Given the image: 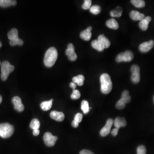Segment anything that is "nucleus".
I'll return each instance as SVG.
<instances>
[{
	"mask_svg": "<svg viewBox=\"0 0 154 154\" xmlns=\"http://www.w3.org/2000/svg\"><path fill=\"white\" fill-rule=\"evenodd\" d=\"M58 58V51L54 47H51L46 51L44 57L45 65L50 67L55 64Z\"/></svg>",
	"mask_w": 154,
	"mask_h": 154,
	"instance_id": "nucleus-1",
	"label": "nucleus"
},
{
	"mask_svg": "<svg viewBox=\"0 0 154 154\" xmlns=\"http://www.w3.org/2000/svg\"><path fill=\"white\" fill-rule=\"evenodd\" d=\"M100 90L103 94L110 93L112 88V83L110 75L106 73L101 75L100 77Z\"/></svg>",
	"mask_w": 154,
	"mask_h": 154,
	"instance_id": "nucleus-2",
	"label": "nucleus"
},
{
	"mask_svg": "<svg viewBox=\"0 0 154 154\" xmlns=\"http://www.w3.org/2000/svg\"><path fill=\"white\" fill-rule=\"evenodd\" d=\"M14 70V66L11 65L8 61H5L2 62L1 65V79L2 81H6L9 75Z\"/></svg>",
	"mask_w": 154,
	"mask_h": 154,
	"instance_id": "nucleus-3",
	"label": "nucleus"
},
{
	"mask_svg": "<svg viewBox=\"0 0 154 154\" xmlns=\"http://www.w3.org/2000/svg\"><path fill=\"white\" fill-rule=\"evenodd\" d=\"M8 37L9 39L10 45L14 46H22L23 44V41L18 37V32L17 29L13 28L8 33Z\"/></svg>",
	"mask_w": 154,
	"mask_h": 154,
	"instance_id": "nucleus-4",
	"label": "nucleus"
},
{
	"mask_svg": "<svg viewBox=\"0 0 154 154\" xmlns=\"http://www.w3.org/2000/svg\"><path fill=\"white\" fill-rule=\"evenodd\" d=\"M14 128L8 123L0 124V137L2 138H10L13 134Z\"/></svg>",
	"mask_w": 154,
	"mask_h": 154,
	"instance_id": "nucleus-5",
	"label": "nucleus"
},
{
	"mask_svg": "<svg viewBox=\"0 0 154 154\" xmlns=\"http://www.w3.org/2000/svg\"><path fill=\"white\" fill-rule=\"evenodd\" d=\"M131 97L129 95V92L127 90H125L122 94V97L116 103V107L119 110H122L125 107L126 103L131 100Z\"/></svg>",
	"mask_w": 154,
	"mask_h": 154,
	"instance_id": "nucleus-6",
	"label": "nucleus"
},
{
	"mask_svg": "<svg viewBox=\"0 0 154 154\" xmlns=\"http://www.w3.org/2000/svg\"><path fill=\"white\" fill-rule=\"evenodd\" d=\"M134 59V54L132 51L127 50L124 53H121L117 55L116 61L118 62H130Z\"/></svg>",
	"mask_w": 154,
	"mask_h": 154,
	"instance_id": "nucleus-7",
	"label": "nucleus"
},
{
	"mask_svg": "<svg viewBox=\"0 0 154 154\" xmlns=\"http://www.w3.org/2000/svg\"><path fill=\"white\" fill-rule=\"evenodd\" d=\"M131 80L134 83H138L139 82L140 77V68L138 65H134L131 67Z\"/></svg>",
	"mask_w": 154,
	"mask_h": 154,
	"instance_id": "nucleus-8",
	"label": "nucleus"
},
{
	"mask_svg": "<svg viewBox=\"0 0 154 154\" xmlns=\"http://www.w3.org/2000/svg\"><path fill=\"white\" fill-rule=\"evenodd\" d=\"M58 138L53 135L50 132H46L44 135V140L45 144L48 147H53L54 146Z\"/></svg>",
	"mask_w": 154,
	"mask_h": 154,
	"instance_id": "nucleus-9",
	"label": "nucleus"
},
{
	"mask_svg": "<svg viewBox=\"0 0 154 154\" xmlns=\"http://www.w3.org/2000/svg\"><path fill=\"white\" fill-rule=\"evenodd\" d=\"M66 55H67L69 60L70 61H75L77 59V54L75 53L74 46L72 44L67 45V48L65 51Z\"/></svg>",
	"mask_w": 154,
	"mask_h": 154,
	"instance_id": "nucleus-10",
	"label": "nucleus"
},
{
	"mask_svg": "<svg viewBox=\"0 0 154 154\" xmlns=\"http://www.w3.org/2000/svg\"><path fill=\"white\" fill-rule=\"evenodd\" d=\"M113 123H114L113 119L111 118L109 119L106 122L105 126L101 129L100 131V135L103 137H106L107 135H109V134L111 131V128L112 126L113 125Z\"/></svg>",
	"mask_w": 154,
	"mask_h": 154,
	"instance_id": "nucleus-11",
	"label": "nucleus"
},
{
	"mask_svg": "<svg viewBox=\"0 0 154 154\" xmlns=\"http://www.w3.org/2000/svg\"><path fill=\"white\" fill-rule=\"evenodd\" d=\"M154 46V41L150 40L147 42H144L139 45V49L142 53H147L152 49Z\"/></svg>",
	"mask_w": 154,
	"mask_h": 154,
	"instance_id": "nucleus-12",
	"label": "nucleus"
},
{
	"mask_svg": "<svg viewBox=\"0 0 154 154\" xmlns=\"http://www.w3.org/2000/svg\"><path fill=\"white\" fill-rule=\"evenodd\" d=\"M12 103L14 105V109L18 112L24 110V106L22 104L21 99L19 97H14L12 99Z\"/></svg>",
	"mask_w": 154,
	"mask_h": 154,
	"instance_id": "nucleus-13",
	"label": "nucleus"
},
{
	"mask_svg": "<svg viewBox=\"0 0 154 154\" xmlns=\"http://www.w3.org/2000/svg\"><path fill=\"white\" fill-rule=\"evenodd\" d=\"M50 116L51 119L57 122H62L65 119V115L63 112L57 111H53L50 112Z\"/></svg>",
	"mask_w": 154,
	"mask_h": 154,
	"instance_id": "nucleus-14",
	"label": "nucleus"
},
{
	"mask_svg": "<svg viewBox=\"0 0 154 154\" xmlns=\"http://www.w3.org/2000/svg\"><path fill=\"white\" fill-rule=\"evenodd\" d=\"M151 21V17H145L143 20L140 21L139 23V28H140L143 31L147 30L149 28V23Z\"/></svg>",
	"mask_w": 154,
	"mask_h": 154,
	"instance_id": "nucleus-15",
	"label": "nucleus"
},
{
	"mask_svg": "<svg viewBox=\"0 0 154 154\" xmlns=\"http://www.w3.org/2000/svg\"><path fill=\"white\" fill-rule=\"evenodd\" d=\"M91 30L92 27L89 26L86 29L83 30L81 33H80V37L85 41H89L91 37Z\"/></svg>",
	"mask_w": 154,
	"mask_h": 154,
	"instance_id": "nucleus-16",
	"label": "nucleus"
},
{
	"mask_svg": "<svg viewBox=\"0 0 154 154\" xmlns=\"http://www.w3.org/2000/svg\"><path fill=\"white\" fill-rule=\"evenodd\" d=\"M114 125L115 128L119 129L121 127H125L127 125V122L126 119L123 117H117L114 121Z\"/></svg>",
	"mask_w": 154,
	"mask_h": 154,
	"instance_id": "nucleus-17",
	"label": "nucleus"
},
{
	"mask_svg": "<svg viewBox=\"0 0 154 154\" xmlns=\"http://www.w3.org/2000/svg\"><path fill=\"white\" fill-rule=\"evenodd\" d=\"M130 17L134 21H141L145 17L144 14L136 11H132L130 13Z\"/></svg>",
	"mask_w": 154,
	"mask_h": 154,
	"instance_id": "nucleus-18",
	"label": "nucleus"
},
{
	"mask_svg": "<svg viewBox=\"0 0 154 154\" xmlns=\"http://www.w3.org/2000/svg\"><path fill=\"white\" fill-rule=\"evenodd\" d=\"M98 40L103 45L105 49L109 48L110 47V45H111L110 41L109 40V39L105 37L103 34L100 35L98 38Z\"/></svg>",
	"mask_w": 154,
	"mask_h": 154,
	"instance_id": "nucleus-19",
	"label": "nucleus"
},
{
	"mask_svg": "<svg viewBox=\"0 0 154 154\" xmlns=\"http://www.w3.org/2000/svg\"><path fill=\"white\" fill-rule=\"evenodd\" d=\"M17 5L16 1L14 0H0V7L8 8Z\"/></svg>",
	"mask_w": 154,
	"mask_h": 154,
	"instance_id": "nucleus-20",
	"label": "nucleus"
},
{
	"mask_svg": "<svg viewBox=\"0 0 154 154\" xmlns=\"http://www.w3.org/2000/svg\"><path fill=\"white\" fill-rule=\"evenodd\" d=\"M106 24L108 28L116 30L119 28L118 23L116 21V20L114 18H111V19L109 20L108 21H107Z\"/></svg>",
	"mask_w": 154,
	"mask_h": 154,
	"instance_id": "nucleus-21",
	"label": "nucleus"
},
{
	"mask_svg": "<svg viewBox=\"0 0 154 154\" xmlns=\"http://www.w3.org/2000/svg\"><path fill=\"white\" fill-rule=\"evenodd\" d=\"M83 116L81 113H77L75 116L74 119L72 122V126L74 128H77L79 126V123H81L82 120Z\"/></svg>",
	"mask_w": 154,
	"mask_h": 154,
	"instance_id": "nucleus-22",
	"label": "nucleus"
},
{
	"mask_svg": "<svg viewBox=\"0 0 154 154\" xmlns=\"http://www.w3.org/2000/svg\"><path fill=\"white\" fill-rule=\"evenodd\" d=\"M91 46L94 49L97 50L99 51H103L105 49V48L103 46V45L102 44L98 39L94 40L92 41Z\"/></svg>",
	"mask_w": 154,
	"mask_h": 154,
	"instance_id": "nucleus-23",
	"label": "nucleus"
},
{
	"mask_svg": "<svg viewBox=\"0 0 154 154\" xmlns=\"http://www.w3.org/2000/svg\"><path fill=\"white\" fill-rule=\"evenodd\" d=\"M53 100L51 99V100H48V101H44V102H42L41 103V105H40L41 109L44 110L45 111L49 110L51 108L52 104H53Z\"/></svg>",
	"mask_w": 154,
	"mask_h": 154,
	"instance_id": "nucleus-24",
	"label": "nucleus"
},
{
	"mask_svg": "<svg viewBox=\"0 0 154 154\" xmlns=\"http://www.w3.org/2000/svg\"><path fill=\"white\" fill-rule=\"evenodd\" d=\"M84 81H85V77L83 75H78L76 77L72 78V82L75 83L79 86H82Z\"/></svg>",
	"mask_w": 154,
	"mask_h": 154,
	"instance_id": "nucleus-25",
	"label": "nucleus"
},
{
	"mask_svg": "<svg viewBox=\"0 0 154 154\" xmlns=\"http://www.w3.org/2000/svg\"><path fill=\"white\" fill-rule=\"evenodd\" d=\"M122 14V9L120 6L116 8L115 10L110 11V15L112 17H120Z\"/></svg>",
	"mask_w": 154,
	"mask_h": 154,
	"instance_id": "nucleus-26",
	"label": "nucleus"
},
{
	"mask_svg": "<svg viewBox=\"0 0 154 154\" xmlns=\"http://www.w3.org/2000/svg\"><path fill=\"white\" fill-rule=\"evenodd\" d=\"M131 2L133 5L138 8H142L146 5V3L143 0H132Z\"/></svg>",
	"mask_w": 154,
	"mask_h": 154,
	"instance_id": "nucleus-27",
	"label": "nucleus"
},
{
	"mask_svg": "<svg viewBox=\"0 0 154 154\" xmlns=\"http://www.w3.org/2000/svg\"><path fill=\"white\" fill-rule=\"evenodd\" d=\"M30 127L33 130H39L40 127V122L39 121L38 119L34 118L31 121L30 124Z\"/></svg>",
	"mask_w": 154,
	"mask_h": 154,
	"instance_id": "nucleus-28",
	"label": "nucleus"
},
{
	"mask_svg": "<svg viewBox=\"0 0 154 154\" xmlns=\"http://www.w3.org/2000/svg\"><path fill=\"white\" fill-rule=\"evenodd\" d=\"M81 109L83 111L84 114H88L89 111H90V108H89V105H88V102L87 100H83L81 103Z\"/></svg>",
	"mask_w": 154,
	"mask_h": 154,
	"instance_id": "nucleus-29",
	"label": "nucleus"
},
{
	"mask_svg": "<svg viewBox=\"0 0 154 154\" xmlns=\"http://www.w3.org/2000/svg\"><path fill=\"white\" fill-rule=\"evenodd\" d=\"M100 11H101V8L99 5L92 6L90 8V13H91L92 14L95 15H97L99 14Z\"/></svg>",
	"mask_w": 154,
	"mask_h": 154,
	"instance_id": "nucleus-30",
	"label": "nucleus"
},
{
	"mask_svg": "<svg viewBox=\"0 0 154 154\" xmlns=\"http://www.w3.org/2000/svg\"><path fill=\"white\" fill-rule=\"evenodd\" d=\"M81 97V93L78 90H73L72 93L71 95V98L72 99H78Z\"/></svg>",
	"mask_w": 154,
	"mask_h": 154,
	"instance_id": "nucleus-31",
	"label": "nucleus"
},
{
	"mask_svg": "<svg viewBox=\"0 0 154 154\" xmlns=\"http://www.w3.org/2000/svg\"><path fill=\"white\" fill-rule=\"evenodd\" d=\"M92 1L91 0H85L82 5V8L85 10L90 9V8L91 6Z\"/></svg>",
	"mask_w": 154,
	"mask_h": 154,
	"instance_id": "nucleus-32",
	"label": "nucleus"
},
{
	"mask_svg": "<svg viewBox=\"0 0 154 154\" xmlns=\"http://www.w3.org/2000/svg\"><path fill=\"white\" fill-rule=\"evenodd\" d=\"M137 154H146V148L143 145L138 146L137 148Z\"/></svg>",
	"mask_w": 154,
	"mask_h": 154,
	"instance_id": "nucleus-33",
	"label": "nucleus"
},
{
	"mask_svg": "<svg viewBox=\"0 0 154 154\" xmlns=\"http://www.w3.org/2000/svg\"><path fill=\"white\" fill-rule=\"evenodd\" d=\"M79 154H94L93 152L88 149H83L82 150Z\"/></svg>",
	"mask_w": 154,
	"mask_h": 154,
	"instance_id": "nucleus-34",
	"label": "nucleus"
},
{
	"mask_svg": "<svg viewBox=\"0 0 154 154\" xmlns=\"http://www.w3.org/2000/svg\"><path fill=\"white\" fill-rule=\"evenodd\" d=\"M118 131H119V129H118V128H114L111 131V134L113 135V136H114V137H116L117 135V134H118Z\"/></svg>",
	"mask_w": 154,
	"mask_h": 154,
	"instance_id": "nucleus-35",
	"label": "nucleus"
},
{
	"mask_svg": "<svg viewBox=\"0 0 154 154\" xmlns=\"http://www.w3.org/2000/svg\"><path fill=\"white\" fill-rule=\"evenodd\" d=\"M70 87L71 88H72L73 90H75V89L76 88L77 85H76V84H75V83L71 82L70 83Z\"/></svg>",
	"mask_w": 154,
	"mask_h": 154,
	"instance_id": "nucleus-36",
	"label": "nucleus"
},
{
	"mask_svg": "<svg viewBox=\"0 0 154 154\" xmlns=\"http://www.w3.org/2000/svg\"><path fill=\"white\" fill-rule=\"evenodd\" d=\"M39 133H40L39 130H33V135H34V136H38L39 134Z\"/></svg>",
	"mask_w": 154,
	"mask_h": 154,
	"instance_id": "nucleus-37",
	"label": "nucleus"
},
{
	"mask_svg": "<svg viewBox=\"0 0 154 154\" xmlns=\"http://www.w3.org/2000/svg\"><path fill=\"white\" fill-rule=\"evenodd\" d=\"M2 97H1V95H0V104L1 103V102H2Z\"/></svg>",
	"mask_w": 154,
	"mask_h": 154,
	"instance_id": "nucleus-38",
	"label": "nucleus"
},
{
	"mask_svg": "<svg viewBox=\"0 0 154 154\" xmlns=\"http://www.w3.org/2000/svg\"><path fill=\"white\" fill-rule=\"evenodd\" d=\"M2 46V43H1V42L0 41V48Z\"/></svg>",
	"mask_w": 154,
	"mask_h": 154,
	"instance_id": "nucleus-39",
	"label": "nucleus"
},
{
	"mask_svg": "<svg viewBox=\"0 0 154 154\" xmlns=\"http://www.w3.org/2000/svg\"><path fill=\"white\" fill-rule=\"evenodd\" d=\"M1 65V62H0V66Z\"/></svg>",
	"mask_w": 154,
	"mask_h": 154,
	"instance_id": "nucleus-40",
	"label": "nucleus"
},
{
	"mask_svg": "<svg viewBox=\"0 0 154 154\" xmlns=\"http://www.w3.org/2000/svg\"></svg>",
	"mask_w": 154,
	"mask_h": 154,
	"instance_id": "nucleus-41",
	"label": "nucleus"
}]
</instances>
